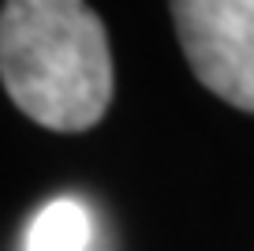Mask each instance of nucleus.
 Wrapping results in <instances>:
<instances>
[{"label": "nucleus", "instance_id": "3", "mask_svg": "<svg viewBox=\"0 0 254 251\" xmlns=\"http://www.w3.org/2000/svg\"><path fill=\"white\" fill-rule=\"evenodd\" d=\"M94 240V218L79 199H53L34 214L23 251H86Z\"/></svg>", "mask_w": 254, "mask_h": 251}, {"label": "nucleus", "instance_id": "2", "mask_svg": "<svg viewBox=\"0 0 254 251\" xmlns=\"http://www.w3.org/2000/svg\"><path fill=\"white\" fill-rule=\"evenodd\" d=\"M183 56L209 94L254 113V0H168Z\"/></svg>", "mask_w": 254, "mask_h": 251}, {"label": "nucleus", "instance_id": "1", "mask_svg": "<svg viewBox=\"0 0 254 251\" xmlns=\"http://www.w3.org/2000/svg\"><path fill=\"white\" fill-rule=\"evenodd\" d=\"M0 75L19 113L49 131H86L112 102L105 23L86 0H4Z\"/></svg>", "mask_w": 254, "mask_h": 251}]
</instances>
